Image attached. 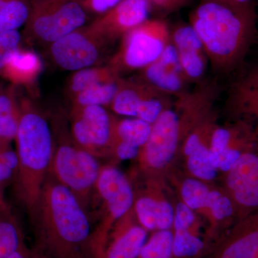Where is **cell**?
<instances>
[{
	"label": "cell",
	"mask_w": 258,
	"mask_h": 258,
	"mask_svg": "<svg viewBox=\"0 0 258 258\" xmlns=\"http://www.w3.org/2000/svg\"><path fill=\"white\" fill-rule=\"evenodd\" d=\"M30 222L37 249L51 258H90L93 228L88 212L49 171Z\"/></svg>",
	"instance_id": "6da1fadb"
},
{
	"label": "cell",
	"mask_w": 258,
	"mask_h": 258,
	"mask_svg": "<svg viewBox=\"0 0 258 258\" xmlns=\"http://www.w3.org/2000/svg\"><path fill=\"white\" fill-rule=\"evenodd\" d=\"M189 25L203 42L212 69L232 72L243 63L257 33L254 5L233 0H203L189 17Z\"/></svg>",
	"instance_id": "7a4b0ae2"
},
{
	"label": "cell",
	"mask_w": 258,
	"mask_h": 258,
	"mask_svg": "<svg viewBox=\"0 0 258 258\" xmlns=\"http://www.w3.org/2000/svg\"><path fill=\"white\" fill-rule=\"evenodd\" d=\"M21 102V119L15 140L18 166L13 191L30 219L50 171L54 139L51 125L32 99L22 96Z\"/></svg>",
	"instance_id": "3957f363"
},
{
	"label": "cell",
	"mask_w": 258,
	"mask_h": 258,
	"mask_svg": "<svg viewBox=\"0 0 258 258\" xmlns=\"http://www.w3.org/2000/svg\"><path fill=\"white\" fill-rule=\"evenodd\" d=\"M51 128L54 149L50 172L74 193L88 212L94 201L96 183L102 166L98 158L76 144L63 115L56 116Z\"/></svg>",
	"instance_id": "277c9868"
},
{
	"label": "cell",
	"mask_w": 258,
	"mask_h": 258,
	"mask_svg": "<svg viewBox=\"0 0 258 258\" xmlns=\"http://www.w3.org/2000/svg\"><path fill=\"white\" fill-rule=\"evenodd\" d=\"M90 18L79 0H32L22 37L30 45L46 48Z\"/></svg>",
	"instance_id": "5b68a950"
},
{
	"label": "cell",
	"mask_w": 258,
	"mask_h": 258,
	"mask_svg": "<svg viewBox=\"0 0 258 258\" xmlns=\"http://www.w3.org/2000/svg\"><path fill=\"white\" fill-rule=\"evenodd\" d=\"M96 195L101 202L99 217L93 228L90 258H98L107 237L117 222L132 210L134 195L126 176L113 166H102L96 186Z\"/></svg>",
	"instance_id": "8992f818"
},
{
	"label": "cell",
	"mask_w": 258,
	"mask_h": 258,
	"mask_svg": "<svg viewBox=\"0 0 258 258\" xmlns=\"http://www.w3.org/2000/svg\"><path fill=\"white\" fill-rule=\"evenodd\" d=\"M108 66L120 76L154 62L171 42L170 28L161 19H148L123 35Z\"/></svg>",
	"instance_id": "52a82bcc"
},
{
	"label": "cell",
	"mask_w": 258,
	"mask_h": 258,
	"mask_svg": "<svg viewBox=\"0 0 258 258\" xmlns=\"http://www.w3.org/2000/svg\"><path fill=\"white\" fill-rule=\"evenodd\" d=\"M112 46L89 23L51 44L45 51L55 67L76 72L103 66L111 56L109 52Z\"/></svg>",
	"instance_id": "ba28073f"
},
{
	"label": "cell",
	"mask_w": 258,
	"mask_h": 258,
	"mask_svg": "<svg viewBox=\"0 0 258 258\" xmlns=\"http://www.w3.org/2000/svg\"><path fill=\"white\" fill-rule=\"evenodd\" d=\"M69 120L78 145L98 159L111 156L115 118L105 107L71 106Z\"/></svg>",
	"instance_id": "9c48e42d"
},
{
	"label": "cell",
	"mask_w": 258,
	"mask_h": 258,
	"mask_svg": "<svg viewBox=\"0 0 258 258\" xmlns=\"http://www.w3.org/2000/svg\"><path fill=\"white\" fill-rule=\"evenodd\" d=\"M184 134L179 112L170 108L164 110L152 123L149 138L139 150L138 157L142 167L160 169L167 165Z\"/></svg>",
	"instance_id": "30bf717a"
},
{
	"label": "cell",
	"mask_w": 258,
	"mask_h": 258,
	"mask_svg": "<svg viewBox=\"0 0 258 258\" xmlns=\"http://www.w3.org/2000/svg\"><path fill=\"white\" fill-rule=\"evenodd\" d=\"M225 183L238 220L258 210V142L227 173Z\"/></svg>",
	"instance_id": "8fae6325"
},
{
	"label": "cell",
	"mask_w": 258,
	"mask_h": 258,
	"mask_svg": "<svg viewBox=\"0 0 258 258\" xmlns=\"http://www.w3.org/2000/svg\"><path fill=\"white\" fill-rule=\"evenodd\" d=\"M152 11L147 0H120L90 23L103 39L113 45L125 34L147 20Z\"/></svg>",
	"instance_id": "7c38bea8"
},
{
	"label": "cell",
	"mask_w": 258,
	"mask_h": 258,
	"mask_svg": "<svg viewBox=\"0 0 258 258\" xmlns=\"http://www.w3.org/2000/svg\"><path fill=\"white\" fill-rule=\"evenodd\" d=\"M171 42L189 83L198 82L206 72L208 57L201 39L189 24L179 23L170 30Z\"/></svg>",
	"instance_id": "4fadbf2b"
},
{
	"label": "cell",
	"mask_w": 258,
	"mask_h": 258,
	"mask_svg": "<svg viewBox=\"0 0 258 258\" xmlns=\"http://www.w3.org/2000/svg\"><path fill=\"white\" fill-rule=\"evenodd\" d=\"M139 72V77L169 96L179 97L187 92L186 88L189 81L171 42L157 60Z\"/></svg>",
	"instance_id": "5bb4252c"
},
{
	"label": "cell",
	"mask_w": 258,
	"mask_h": 258,
	"mask_svg": "<svg viewBox=\"0 0 258 258\" xmlns=\"http://www.w3.org/2000/svg\"><path fill=\"white\" fill-rule=\"evenodd\" d=\"M227 104L236 120H247L258 132V63L244 69L236 78Z\"/></svg>",
	"instance_id": "9a60e30c"
},
{
	"label": "cell",
	"mask_w": 258,
	"mask_h": 258,
	"mask_svg": "<svg viewBox=\"0 0 258 258\" xmlns=\"http://www.w3.org/2000/svg\"><path fill=\"white\" fill-rule=\"evenodd\" d=\"M212 258H258V210L235 222Z\"/></svg>",
	"instance_id": "2e32d148"
},
{
	"label": "cell",
	"mask_w": 258,
	"mask_h": 258,
	"mask_svg": "<svg viewBox=\"0 0 258 258\" xmlns=\"http://www.w3.org/2000/svg\"><path fill=\"white\" fill-rule=\"evenodd\" d=\"M131 211L115 224L98 258H137L147 240V230L131 220Z\"/></svg>",
	"instance_id": "e0dca14e"
},
{
	"label": "cell",
	"mask_w": 258,
	"mask_h": 258,
	"mask_svg": "<svg viewBox=\"0 0 258 258\" xmlns=\"http://www.w3.org/2000/svg\"><path fill=\"white\" fill-rule=\"evenodd\" d=\"M43 64L41 57L35 51L20 46L8 57L0 71V77L10 85L28 90L35 95L37 81Z\"/></svg>",
	"instance_id": "ac0fdd59"
},
{
	"label": "cell",
	"mask_w": 258,
	"mask_h": 258,
	"mask_svg": "<svg viewBox=\"0 0 258 258\" xmlns=\"http://www.w3.org/2000/svg\"><path fill=\"white\" fill-rule=\"evenodd\" d=\"M162 92L142 78L122 79L109 108L116 114L137 118L146 102Z\"/></svg>",
	"instance_id": "d6986e66"
},
{
	"label": "cell",
	"mask_w": 258,
	"mask_h": 258,
	"mask_svg": "<svg viewBox=\"0 0 258 258\" xmlns=\"http://www.w3.org/2000/svg\"><path fill=\"white\" fill-rule=\"evenodd\" d=\"M138 222L146 230H166L174 223V211L168 202L142 195L134 203Z\"/></svg>",
	"instance_id": "ffe728a7"
},
{
	"label": "cell",
	"mask_w": 258,
	"mask_h": 258,
	"mask_svg": "<svg viewBox=\"0 0 258 258\" xmlns=\"http://www.w3.org/2000/svg\"><path fill=\"white\" fill-rule=\"evenodd\" d=\"M20 88L9 85L0 93V142L15 140L22 116Z\"/></svg>",
	"instance_id": "44dd1931"
},
{
	"label": "cell",
	"mask_w": 258,
	"mask_h": 258,
	"mask_svg": "<svg viewBox=\"0 0 258 258\" xmlns=\"http://www.w3.org/2000/svg\"><path fill=\"white\" fill-rule=\"evenodd\" d=\"M122 77L108 64L95 66L76 71L66 85V94L71 100L95 85Z\"/></svg>",
	"instance_id": "7402d4cb"
},
{
	"label": "cell",
	"mask_w": 258,
	"mask_h": 258,
	"mask_svg": "<svg viewBox=\"0 0 258 258\" xmlns=\"http://www.w3.org/2000/svg\"><path fill=\"white\" fill-rule=\"evenodd\" d=\"M152 124L139 118L116 119L113 132V143H122L140 149L147 143Z\"/></svg>",
	"instance_id": "603a6c76"
},
{
	"label": "cell",
	"mask_w": 258,
	"mask_h": 258,
	"mask_svg": "<svg viewBox=\"0 0 258 258\" xmlns=\"http://www.w3.org/2000/svg\"><path fill=\"white\" fill-rule=\"evenodd\" d=\"M23 230L11 210L0 208V258H8L25 245Z\"/></svg>",
	"instance_id": "cb8c5ba5"
},
{
	"label": "cell",
	"mask_w": 258,
	"mask_h": 258,
	"mask_svg": "<svg viewBox=\"0 0 258 258\" xmlns=\"http://www.w3.org/2000/svg\"><path fill=\"white\" fill-rule=\"evenodd\" d=\"M122 79L111 80L95 85L71 100V106H98L109 108L118 92Z\"/></svg>",
	"instance_id": "d4e9b609"
},
{
	"label": "cell",
	"mask_w": 258,
	"mask_h": 258,
	"mask_svg": "<svg viewBox=\"0 0 258 258\" xmlns=\"http://www.w3.org/2000/svg\"><path fill=\"white\" fill-rule=\"evenodd\" d=\"M32 0H0V32L18 30L28 20Z\"/></svg>",
	"instance_id": "484cf974"
},
{
	"label": "cell",
	"mask_w": 258,
	"mask_h": 258,
	"mask_svg": "<svg viewBox=\"0 0 258 258\" xmlns=\"http://www.w3.org/2000/svg\"><path fill=\"white\" fill-rule=\"evenodd\" d=\"M18 157L9 143L0 142V208L11 210L5 199V189L13 184L18 170Z\"/></svg>",
	"instance_id": "4316f807"
},
{
	"label": "cell",
	"mask_w": 258,
	"mask_h": 258,
	"mask_svg": "<svg viewBox=\"0 0 258 258\" xmlns=\"http://www.w3.org/2000/svg\"><path fill=\"white\" fill-rule=\"evenodd\" d=\"M205 247L204 242L190 228L175 229L173 233L171 258H192Z\"/></svg>",
	"instance_id": "83f0119b"
},
{
	"label": "cell",
	"mask_w": 258,
	"mask_h": 258,
	"mask_svg": "<svg viewBox=\"0 0 258 258\" xmlns=\"http://www.w3.org/2000/svg\"><path fill=\"white\" fill-rule=\"evenodd\" d=\"M181 194L184 203L191 210L210 208L212 190H210L208 186L200 180H185L181 186Z\"/></svg>",
	"instance_id": "f1b7e54d"
},
{
	"label": "cell",
	"mask_w": 258,
	"mask_h": 258,
	"mask_svg": "<svg viewBox=\"0 0 258 258\" xmlns=\"http://www.w3.org/2000/svg\"><path fill=\"white\" fill-rule=\"evenodd\" d=\"M172 242L170 230L157 231L147 240L137 258H171Z\"/></svg>",
	"instance_id": "f546056e"
},
{
	"label": "cell",
	"mask_w": 258,
	"mask_h": 258,
	"mask_svg": "<svg viewBox=\"0 0 258 258\" xmlns=\"http://www.w3.org/2000/svg\"><path fill=\"white\" fill-rule=\"evenodd\" d=\"M23 37L18 30L0 32V71L10 55L22 45Z\"/></svg>",
	"instance_id": "4dcf8cb0"
},
{
	"label": "cell",
	"mask_w": 258,
	"mask_h": 258,
	"mask_svg": "<svg viewBox=\"0 0 258 258\" xmlns=\"http://www.w3.org/2000/svg\"><path fill=\"white\" fill-rule=\"evenodd\" d=\"M90 17L95 18L104 14L115 6L120 0H79ZM94 18V19H95Z\"/></svg>",
	"instance_id": "1f68e13d"
},
{
	"label": "cell",
	"mask_w": 258,
	"mask_h": 258,
	"mask_svg": "<svg viewBox=\"0 0 258 258\" xmlns=\"http://www.w3.org/2000/svg\"><path fill=\"white\" fill-rule=\"evenodd\" d=\"M195 221L193 210L184 203H180L176 206L174 212V229L191 228Z\"/></svg>",
	"instance_id": "d6a6232c"
},
{
	"label": "cell",
	"mask_w": 258,
	"mask_h": 258,
	"mask_svg": "<svg viewBox=\"0 0 258 258\" xmlns=\"http://www.w3.org/2000/svg\"><path fill=\"white\" fill-rule=\"evenodd\" d=\"M151 10H156L161 13H168L184 8L191 0H147Z\"/></svg>",
	"instance_id": "836d02e7"
},
{
	"label": "cell",
	"mask_w": 258,
	"mask_h": 258,
	"mask_svg": "<svg viewBox=\"0 0 258 258\" xmlns=\"http://www.w3.org/2000/svg\"><path fill=\"white\" fill-rule=\"evenodd\" d=\"M8 258H47L40 249H30L26 244L20 247Z\"/></svg>",
	"instance_id": "e575fe53"
},
{
	"label": "cell",
	"mask_w": 258,
	"mask_h": 258,
	"mask_svg": "<svg viewBox=\"0 0 258 258\" xmlns=\"http://www.w3.org/2000/svg\"><path fill=\"white\" fill-rule=\"evenodd\" d=\"M235 3L242 5H252L254 4V0H233Z\"/></svg>",
	"instance_id": "d590c367"
},
{
	"label": "cell",
	"mask_w": 258,
	"mask_h": 258,
	"mask_svg": "<svg viewBox=\"0 0 258 258\" xmlns=\"http://www.w3.org/2000/svg\"><path fill=\"white\" fill-rule=\"evenodd\" d=\"M5 86H3V83L0 81V93L3 92V91L5 89Z\"/></svg>",
	"instance_id": "8d00e7d4"
},
{
	"label": "cell",
	"mask_w": 258,
	"mask_h": 258,
	"mask_svg": "<svg viewBox=\"0 0 258 258\" xmlns=\"http://www.w3.org/2000/svg\"><path fill=\"white\" fill-rule=\"evenodd\" d=\"M257 3H258V0H257Z\"/></svg>",
	"instance_id": "74e56055"
}]
</instances>
